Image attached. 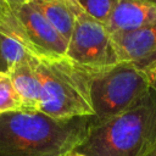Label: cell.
<instances>
[{
    "label": "cell",
    "mask_w": 156,
    "mask_h": 156,
    "mask_svg": "<svg viewBox=\"0 0 156 156\" xmlns=\"http://www.w3.org/2000/svg\"><path fill=\"white\" fill-rule=\"evenodd\" d=\"M35 56L20 40L0 30V72L7 73L17 62Z\"/></svg>",
    "instance_id": "cell-11"
},
{
    "label": "cell",
    "mask_w": 156,
    "mask_h": 156,
    "mask_svg": "<svg viewBox=\"0 0 156 156\" xmlns=\"http://www.w3.org/2000/svg\"><path fill=\"white\" fill-rule=\"evenodd\" d=\"M156 22V0H118L106 22L111 35L132 32Z\"/></svg>",
    "instance_id": "cell-8"
},
{
    "label": "cell",
    "mask_w": 156,
    "mask_h": 156,
    "mask_svg": "<svg viewBox=\"0 0 156 156\" xmlns=\"http://www.w3.org/2000/svg\"><path fill=\"white\" fill-rule=\"evenodd\" d=\"M156 145V88L122 113L89 126L76 151L85 156H146Z\"/></svg>",
    "instance_id": "cell-2"
},
{
    "label": "cell",
    "mask_w": 156,
    "mask_h": 156,
    "mask_svg": "<svg viewBox=\"0 0 156 156\" xmlns=\"http://www.w3.org/2000/svg\"><path fill=\"white\" fill-rule=\"evenodd\" d=\"M57 1L63 2V4H66V5H72V2H73L74 0H57Z\"/></svg>",
    "instance_id": "cell-18"
},
{
    "label": "cell",
    "mask_w": 156,
    "mask_h": 156,
    "mask_svg": "<svg viewBox=\"0 0 156 156\" xmlns=\"http://www.w3.org/2000/svg\"><path fill=\"white\" fill-rule=\"evenodd\" d=\"M150 77H151V82H152V85L156 88V68L150 73Z\"/></svg>",
    "instance_id": "cell-15"
},
{
    "label": "cell",
    "mask_w": 156,
    "mask_h": 156,
    "mask_svg": "<svg viewBox=\"0 0 156 156\" xmlns=\"http://www.w3.org/2000/svg\"><path fill=\"white\" fill-rule=\"evenodd\" d=\"M77 5L90 17L106 24L118 0H74Z\"/></svg>",
    "instance_id": "cell-13"
},
{
    "label": "cell",
    "mask_w": 156,
    "mask_h": 156,
    "mask_svg": "<svg viewBox=\"0 0 156 156\" xmlns=\"http://www.w3.org/2000/svg\"><path fill=\"white\" fill-rule=\"evenodd\" d=\"M7 1H11V2H29L32 0H7Z\"/></svg>",
    "instance_id": "cell-19"
},
{
    "label": "cell",
    "mask_w": 156,
    "mask_h": 156,
    "mask_svg": "<svg viewBox=\"0 0 156 156\" xmlns=\"http://www.w3.org/2000/svg\"><path fill=\"white\" fill-rule=\"evenodd\" d=\"M76 22L66 57L85 67L104 71L119 63V56L106 26L87 15L76 2Z\"/></svg>",
    "instance_id": "cell-6"
},
{
    "label": "cell",
    "mask_w": 156,
    "mask_h": 156,
    "mask_svg": "<svg viewBox=\"0 0 156 156\" xmlns=\"http://www.w3.org/2000/svg\"><path fill=\"white\" fill-rule=\"evenodd\" d=\"M90 116L56 119L43 112L0 115V156H68L85 139Z\"/></svg>",
    "instance_id": "cell-1"
},
{
    "label": "cell",
    "mask_w": 156,
    "mask_h": 156,
    "mask_svg": "<svg viewBox=\"0 0 156 156\" xmlns=\"http://www.w3.org/2000/svg\"><path fill=\"white\" fill-rule=\"evenodd\" d=\"M152 87L150 74L130 62L101 71L91 83V123L107 121L128 110Z\"/></svg>",
    "instance_id": "cell-4"
},
{
    "label": "cell",
    "mask_w": 156,
    "mask_h": 156,
    "mask_svg": "<svg viewBox=\"0 0 156 156\" xmlns=\"http://www.w3.org/2000/svg\"><path fill=\"white\" fill-rule=\"evenodd\" d=\"M68 156H85V155H83V154H80V152H78V151H73V152H71Z\"/></svg>",
    "instance_id": "cell-16"
},
{
    "label": "cell",
    "mask_w": 156,
    "mask_h": 156,
    "mask_svg": "<svg viewBox=\"0 0 156 156\" xmlns=\"http://www.w3.org/2000/svg\"><path fill=\"white\" fill-rule=\"evenodd\" d=\"M35 71L40 82V112L56 118L93 116L91 83L101 72L68 57L38 58Z\"/></svg>",
    "instance_id": "cell-3"
},
{
    "label": "cell",
    "mask_w": 156,
    "mask_h": 156,
    "mask_svg": "<svg viewBox=\"0 0 156 156\" xmlns=\"http://www.w3.org/2000/svg\"><path fill=\"white\" fill-rule=\"evenodd\" d=\"M121 61L130 62L149 74L156 68V22L143 28L113 34Z\"/></svg>",
    "instance_id": "cell-7"
},
{
    "label": "cell",
    "mask_w": 156,
    "mask_h": 156,
    "mask_svg": "<svg viewBox=\"0 0 156 156\" xmlns=\"http://www.w3.org/2000/svg\"><path fill=\"white\" fill-rule=\"evenodd\" d=\"M9 9V1L7 0H0V16Z\"/></svg>",
    "instance_id": "cell-14"
},
{
    "label": "cell",
    "mask_w": 156,
    "mask_h": 156,
    "mask_svg": "<svg viewBox=\"0 0 156 156\" xmlns=\"http://www.w3.org/2000/svg\"><path fill=\"white\" fill-rule=\"evenodd\" d=\"M146 156H156V145L154 146V149H152V150H151Z\"/></svg>",
    "instance_id": "cell-17"
},
{
    "label": "cell",
    "mask_w": 156,
    "mask_h": 156,
    "mask_svg": "<svg viewBox=\"0 0 156 156\" xmlns=\"http://www.w3.org/2000/svg\"><path fill=\"white\" fill-rule=\"evenodd\" d=\"M23 111L22 101L15 90L9 73L0 72V115Z\"/></svg>",
    "instance_id": "cell-12"
},
{
    "label": "cell",
    "mask_w": 156,
    "mask_h": 156,
    "mask_svg": "<svg viewBox=\"0 0 156 156\" xmlns=\"http://www.w3.org/2000/svg\"><path fill=\"white\" fill-rule=\"evenodd\" d=\"M29 4L49 21L62 38L68 41L76 22V1H73L72 5H66L57 0H32Z\"/></svg>",
    "instance_id": "cell-10"
},
{
    "label": "cell",
    "mask_w": 156,
    "mask_h": 156,
    "mask_svg": "<svg viewBox=\"0 0 156 156\" xmlns=\"http://www.w3.org/2000/svg\"><path fill=\"white\" fill-rule=\"evenodd\" d=\"M0 30L20 40L37 58H62L68 41L29 2H11L0 16Z\"/></svg>",
    "instance_id": "cell-5"
},
{
    "label": "cell",
    "mask_w": 156,
    "mask_h": 156,
    "mask_svg": "<svg viewBox=\"0 0 156 156\" xmlns=\"http://www.w3.org/2000/svg\"><path fill=\"white\" fill-rule=\"evenodd\" d=\"M37 57L23 60L13 65L7 72L16 93L18 94L23 111H40V82L35 71Z\"/></svg>",
    "instance_id": "cell-9"
}]
</instances>
